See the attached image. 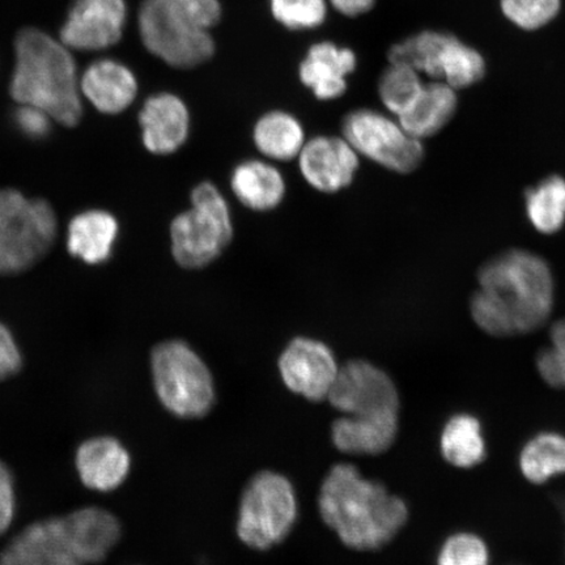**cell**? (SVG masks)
I'll list each match as a JSON object with an SVG mask.
<instances>
[{"mask_svg":"<svg viewBox=\"0 0 565 565\" xmlns=\"http://www.w3.org/2000/svg\"><path fill=\"white\" fill-rule=\"evenodd\" d=\"M478 279L471 316L487 334L500 338L529 334L542 328L553 313V271L534 253H501L480 268Z\"/></svg>","mask_w":565,"mask_h":565,"instance_id":"obj_1","label":"cell"},{"mask_svg":"<svg viewBox=\"0 0 565 565\" xmlns=\"http://www.w3.org/2000/svg\"><path fill=\"white\" fill-rule=\"evenodd\" d=\"M318 508L343 545L358 551L385 547L408 520L404 500L349 463L335 465L323 479Z\"/></svg>","mask_w":565,"mask_h":565,"instance_id":"obj_2","label":"cell"},{"mask_svg":"<svg viewBox=\"0 0 565 565\" xmlns=\"http://www.w3.org/2000/svg\"><path fill=\"white\" fill-rule=\"evenodd\" d=\"M115 514L98 507L32 522L0 551V565H87L102 563L121 540Z\"/></svg>","mask_w":565,"mask_h":565,"instance_id":"obj_3","label":"cell"},{"mask_svg":"<svg viewBox=\"0 0 565 565\" xmlns=\"http://www.w3.org/2000/svg\"><path fill=\"white\" fill-rule=\"evenodd\" d=\"M79 79L73 52L60 40L35 28L18 34L10 94L19 105L35 106L56 124L75 127L83 117Z\"/></svg>","mask_w":565,"mask_h":565,"instance_id":"obj_4","label":"cell"},{"mask_svg":"<svg viewBox=\"0 0 565 565\" xmlns=\"http://www.w3.org/2000/svg\"><path fill=\"white\" fill-rule=\"evenodd\" d=\"M386 58L405 63L427 79L443 82L458 92L477 86L489 70L484 54L477 46L435 28L395 41L388 46Z\"/></svg>","mask_w":565,"mask_h":565,"instance_id":"obj_5","label":"cell"},{"mask_svg":"<svg viewBox=\"0 0 565 565\" xmlns=\"http://www.w3.org/2000/svg\"><path fill=\"white\" fill-rule=\"evenodd\" d=\"M58 235L52 204L0 189V275L20 274L51 252Z\"/></svg>","mask_w":565,"mask_h":565,"instance_id":"obj_6","label":"cell"},{"mask_svg":"<svg viewBox=\"0 0 565 565\" xmlns=\"http://www.w3.org/2000/svg\"><path fill=\"white\" fill-rule=\"evenodd\" d=\"M151 371L154 391L169 413L183 419H200L214 407V379L186 342L172 339L154 345Z\"/></svg>","mask_w":565,"mask_h":565,"instance_id":"obj_7","label":"cell"},{"mask_svg":"<svg viewBox=\"0 0 565 565\" xmlns=\"http://www.w3.org/2000/svg\"><path fill=\"white\" fill-rule=\"evenodd\" d=\"M233 237L227 200L211 182L192 192V207L171 224L172 254L177 265L189 270L202 268L222 256Z\"/></svg>","mask_w":565,"mask_h":565,"instance_id":"obj_8","label":"cell"},{"mask_svg":"<svg viewBox=\"0 0 565 565\" xmlns=\"http://www.w3.org/2000/svg\"><path fill=\"white\" fill-rule=\"evenodd\" d=\"M298 498L289 480L275 471H259L239 501L237 535L246 546L265 551L287 539L298 520Z\"/></svg>","mask_w":565,"mask_h":565,"instance_id":"obj_9","label":"cell"},{"mask_svg":"<svg viewBox=\"0 0 565 565\" xmlns=\"http://www.w3.org/2000/svg\"><path fill=\"white\" fill-rule=\"evenodd\" d=\"M138 28L145 47L174 68H194L215 54V40L174 9L171 0H143Z\"/></svg>","mask_w":565,"mask_h":565,"instance_id":"obj_10","label":"cell"},{"mask_svg":"<svg viewBox=\"0 0 565 565\" xmlns=\"http://www.w3.org/2000/svg\"><path fill=\"white\" fill-rule=\"evenodd\" d=\"M343 138L358 154L397 173H412L424 159L422 140L392 117L373 109H356L343 119Z\"/></svg>","mask_w":565,"mask_h":565,"instance_id":"obj_11","label":"cell"},{"mask_svg":"<svg viewBox=\"0 0 565 565\" xmlns=\"http://www.w3.org/2000/svg\"><path fill=\"white\" fill-rule=\"evenodd\" d=\"M328 399L343 415L399 414V394L391 376L365 360L339 366Z\"/></svg>","mask_w":565,"mask_h":565,"instance_id":"obj_12","label":"cell"},{"mask_svg":"<svg viewBox=\"0 0 565 565\" xmlns=\"http://www.w3.org/2000/svg\"><path fill=\"white\" fill-rule=\"evenodd\" d=\"M127 13L126 0H74L60 41L71 52L108 51L122 40Z\"/></svg>","mask_w":565,"mask_h":565,"instance_id":"obj_13","label":"cell"},{"mask_svg":"<svg viewBox=\"0 0 565 565\" xmlns=\"http://www.w3.org/2000/svg\"><path fill=\"white\" fill-rule=\"evenodd\" d=\"M278 369L289 391L312 402L328 399L339 366L333 351L317 339L298 337L281 352Z\"/></svg>","mask_w":565,"mask_h":565,"instance_id":"obj_14","label":"cell"},{"mask_svg":"<svg viewBox=\"0 0 565 565\" xmlns=\"http://www.w3.org/2000/svg\"><path fill=\"white\" fill-rule=\"evenodd\" d=\"M298 159L300 172L309 185L329 194L350 186L359 168V154L344 138L310 139Z\"/></svg>","mask_w":565,"mask_h":565,"instance_id":"obj_15","label":"cell"},{"mask_svg":"<svg viewBox=\"0 0 565 565\" xmlns=\"http://www.w3.org/2000/svg\"><path fill=\"white\" fill-rule=\"evenodd\" d=\"M139 125L146 150L166 157L186 143L190 113L181 97L162 92L147 98L139 113Z\"/></svg>","mask_w":565,"mask_h":565,"instance_id":"obj_16","label":"cell"},{"mask_svg":"<svg viewBox=\"0 0 565 565\" xmlns=\"http://www.w3.org/2000/svg\"><path fill=\"white\" fill-rule=\"evenodd\" d=\"M358 65V54L351 47L321 41L309 47L299 67V76L318 100L331 102L348 92L349 77Z\"/></svg>","mask_w":565,"mask_h":565,"instance_id":"obj_17","label":"cell"},{"mask_svg":"<svg viewBox=\"0 0 565 565\" xmlns=\"http://www.w3.org/2000/svg\"><path fill=\"white\" fill-rule=\"evenodd\" d=\"M83 98L103 115L116 116L136 102L139 84L125 63L102 58L90 63L79 79Z\"/></svg>","mask_w":565,"mask_h":565,"instance_id":"obj_18","label":"cell"},{"mask_svg":"<svg viewBox=\"0 0 565 565\" xmlns=\"http://www.w3.org/2000/svg\"><path fill=\"white\" fill-rule=\"evenodd\" d=\"M75 466L82 483L87 489L111 492L129 476L131 457L115 437H94L77 448Z\"/></svg>","mask_w":565,"mask_h":565,"instance_id":"obj_19","label":"cell"},{"mask_svg":"<svg viewBox=\"0 0 565 565\" xmlns=\"http://www.w3.org/2000/svg\"><path fill=\"white\" fill-rule=\"evenodd\" d=\"M399 414L343 415L331 427V440L342 454L377 456L397 440Z\"/></svg>","mask_w":565,"mask_h":565,"instance_id":"obj_20","label":"cell"},{"mask_svg":"<svg viewBox=\"0 0 565 565\" xmlns=\"http://www.w3.org/2000/svg\"><path fill=\"white\" fill-rule=\"evenodd\" d=\"M119 225L108 211L88 210L71 218L67 249L71 256L88 265H100L111 256Z\"/></svg>","mask_w":565,"mask_h":565,"instance_id":"obj_21","label":"cell"},{"mask_svg":"<svg viewBox=\"0 0 565 565\" xmlns=\"http://www.w3.org/2000/svg\"><path fill=\"white\" fill-rule=\"evenodd\" d=\"M458 105V90L443 82L429 81L424 84L418 100L398 117V122L416 139L434 137L454 119Z\"/></svg>","mask_w":565,"mask_h":565,"instance_id":"obj_22","label":"cell"},{"mask_svg":"<svg viewBox=\"0 0 565 565\" xmlns=\"http://www.w3.org/2000/svg\"><path fill=\"white\" fill-rule=\"evenodd\" d=\"M233 194L239 203L253 211L277 209L286 195L285 177L263 160H246L231 177Z\"/></svg>","mask_w":565,"mask_h":565,"instance_id":"obj_23","label":"cell"},{"mask_svg":"<svg viewBox=\"0 0 565 565\" xmlns=\"http://www.w3.org/2000/svg\"><path fill=\"white\" fill-rule=\"evenodd\" d=\"M253 140L264 157L289 161L299 157L306 145V131L298 118L287 111H268L254 126Z\"/></svg>","mask_w":565,"mask_h":565,"instance_id":"obj_24","label":"cell"},{"mask_svg":"<svg viewBox=\"0 0 565 565\" xmlns=\"http://www.w3.org/2000/svg\"><path fill=\"white\" fill-rule=\"evenodd\" d=\"M441 454L447 462L459 469H470L483 461L486 443L482 426L476 416L459 414L443 429Z\"/></svg>","mask_w":565,"mask_h":565,"instance_id":"obj_25","label":"cell"},{"mask_svg":"<svg viewBox=\"0 0 565 565\" xmlns=\"http://www.w3.org/2000/svg\"><path fill=\"white\" fill-rule=\"evenodd\" d=\"M520 468L534 484L565 475V437L554 433L533 437L521 451Z\"/></svg>","mask_w":565,"mask_h":565,"instance_id":"obj_26","label":"cell"},{"mask_svg":"<svg viewBox=\"0 0 565 565\" xmlns=\"http://www.w3.org/2000/svg\"><path fill=\"white\" fill-rule=\"evenodd\" d=\"M526 214L533 227L545 235L559 232L565 224V180L550 175L526 193Z\"/></svg>","mask_w":565,"mask_h":565,"instance_id":"obj_27","label":"cell"},{"mask_svg":"<svg viewBox=\"0 0 565 565\" xmlns=\"http://www.w3.org/2000/svg\"><path fill=\"white\" fill-rule=\"evenodd\" d=\"M424 84V76L415 68L405 63L387 62L377 82L380 102L391 115L398 118L418 100Z\"/></svg>","mask_w":565,"mask_h":565,"instance_id":"obj_28","label":"cell"},{"mask_svg":"<svg viewBox=\"0 0 565 565\" xmlns=\"http://www.w3.org/2000/svg\"><path fill=\"white\" fill-rule=\"evenodd\" d=\"M501 17L520 32L539 33L553 25L563 12V0H498Z\"/></svg>","mask_w":565,"mask_h":565,"instance_id":"obj_29","label":"cell"},{"mask_svg":"<svg viewBox=\"0 0 565 565\" xmlns=\"http://www.w3.org/2000/svg\"><path fill=\"white\" fill-rule=\"evenodd\" d=\"M328 0H270V10L279 24L291 31H310L327 23Z\"/></svg>","mask_w":565,"mask_h":565,"instance_id":"obj_30","label":"cell"},{"mask_svg":"<svg viewBox=\"0 0 565 565\" xmlns=\"http://www.w3.org/2000/svg\"><path fill=\"white\" fill-rule=\"evenodd\" d=\"M489 548L478 535L458 533L444 543L437 565H489Z\"/></svg>","mask_w":565,"mask_h":565,"instance_id":"obj_31","label":"cell"},{"mask_svg":"<svg viewBox=\"0 0 565 565\" xmlns=\"http://www.w3.org/2000/svg\"><path fill=\"white\" fill-rule=\"evenodd\" d=\"M174 9L185 18L190 24L209 31L222 19L221 0H171Z\"/></svg>","mask_w":565,"mask_h":565,"instance_id":"obj_32","label":"cell"},{"mask_svg":"<svg viewBox=\"0 0 565 565\" xmlns=\"http://www.w3.org/2000/svg\"><path fill=\"white\" fill-rule=\"evenodd\" d=\"M15 122L30 138H44L52 129L53 119L46 111L32 105H19L15 111Z\"/></svg>","mask_w":565,"mask_h":565,"instance_id":"obj_33","label":"cell"},{"mask_svg":"<svg viewBox=\"0 0 565 565\" xmlns=\"http://www.w3.org/2000/svg\"><path fill=\"white\" fill-rule=\"evenodd\" d=\"M17 511L15 480L3 461H0V535L10 529Z\"/></svg>","mask_w":565,"mask_h":565,"instance_id":"obj_34","label":"cell"},{"mask_svg":"<svg viewBox=\"0 0 565 565\" xmlns=\"http://www.w3.org/2000/svg\"><path fill=\"white\" fill-rule=\"evenodd\" d=\"M23 365V356L11 330L0 322V381L15 376Z\"/></svg>","mask_w":565,"mask_h":565,"instance_id":"obj_35","label":"cell"},{"mask_svg":"<svg viewBox=\"0 0 565 565\" xmlns=\"http://www.w3.org/2000/svg\"><path fill=\"white\" fill-rule=\"evenodd\" d=\"M536 370L547 385L563 388L562 371L553 348L543 349L536 356Z\"/></svg>","mask_w":565,"mask_h":565,"instance_id":"obj_36","label":"cell"},{"mask_svg":"<svg viewBox=\"0 0 565 565\" xmlns=\"http://www.w3.org/2000/svg\"><path fill=\"white\" fill-rule=\"evenodd\" d=\"M329 7L339 15L358 19L369 15L379 4V0H328Z\"/></svg>","mask_w":565,"mask_h":565,"instance_id":"obj_37","label":"cell"},{"mask_svg":"<svg viewBox=\"0 0 565 565\" xmlns=\"http://www.w3.org/2000/svg\"><path fill=\"white\" fill-rule=\"evenodd\" d=\"M551 348L554 349L559 362L563 380V388H565V318L557 321L550 333Z\"/></svg>","mask_w":565,"mask_h":565,"instance_id":"obj_38","label":"cell"}]
</instances>
